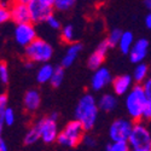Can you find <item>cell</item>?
Returning a JSON list of instances; mask_svg holds the SVG:
<instances>
[{"label": "cell", "mask_w": 151, "mask_h": 151, "mask_svg": "<svg viewBox=\"0 0 151 151\" xmlns=\"http://www.w3.org/2000/svg\"><path fill=\"white\" fill-rule=\"evenodd\" d=\"M99 106L96 98L91 93L83 94L78 102V105L75 108V119L79 120L86 132H90L94 128V124L98 119Z\"/></svg>", "instance_id": "1"}, {"label": "cell", "mask_w": 151, "mask_h": 151, "mask_svg": "<svg viewBox=\"0 0 151 151\" xmlns=\"http://www.w3.org/2000/svg\"><path fill=\"white\" fill-rule=\"evenodd\" d=\"M147 97L145 93V90L143 87V83H137L134 85L131 91L126 94V110H127L128 116L134 121H142L144 109L147 103Z\"/></svg>", "instance_id": "2"}, {"label": "cell", "mask_w": 151, "mask_h": 151, "mask_svg": "<svg viewBox=\"0 0 151 151\" xmlns=\"http://www.w3.org/2000/svg\"><path fill=\"white\" fill-rule=\"evenodd\" d=\"M86 134V131L83 128L82 123L79 120H73L65 124V127L62 131H59L57 144L63 147H78L80 144H82V139Z\"/></svg>", "instance_id": "3"}, {"label": "cell", "mask_w": 151, "mask_h": 151, "mask_svg": "<svg viewBox=\"0 0 151 151\" xmlns=\"http://www.w3.org/2000/svg\"><path fill=\"white\" fill-rule=\"evenodd\" d=\"M53 56V47L51 44H48L46 40L41 37L36 39L30 42L28 46L24 47V57L26 59H30L35 63H46Z\"/></svg>", "instance_id": "4"}, {"label": "cell", "mask_w": 151, "mask_h": 151, "mask_svg": "<svg viewBox=\"0 0 151 151\" xmlns=\"http://www.w3.org/2000/svg\"><path fill=\"white\" fill-rule=\"evenodd\" d=\"M128 144L132 151H151V132L142 121L134 122Z\"/></svg>", "instance_id": "5"}, {"label": "cell", "mask_w": 151, "mask_h": 151, "mask_svg": "<svg viewBox=\"0 0 151 151\" xmlns=\"http://www.w3.org/2000/svg\"><path fill=\"white\" fill-rule=\"evenodd\" d=\"M57 121L58 120L53 119L51 115H50V116H45L40 120H37L35 122L37 124V127H39V131L41 134V140L47 145L57 143V138L59 134Z\"/></svg>", "instance_id": "6"}, {"label": "cell", "mask_w": 151, "mask_h": 151, "mask_svg": "<svg viewBox=\"0 0 151 151\" xmlns=\"http://www.w3.org/2000/svg\"><path fill=\"white\" fill-rule=\"evenodd\" d=\"M134 126V121L131 119H117L110 124L109 137L111 140H128Z\"/></svg>", "instance_id": "7"}, {"label": "cell", "mask_w": 151, "mask_h": 151, "mask_svg": "<svg viewBox=\"0 0 151 151\" xmlns=\"http://www.w3.org/2000/svg\"><path fill=\"white\" fill-rule=\"evenodd\" d=\"M35 23L30 22H24V23H18L15 27L14 36H15V41L22 46L26 47L30 42H33L37 35H36V29H35Z\"/></svg>", "instance_id": "8"}, {"label": "cell", "mask_w": 151, "mask_h": 151, "mask_svg": "<svg viewBox=\"0 0 151 151\" xmlns=\"http://www.w3.org/2000/svg\"><path fill=\"white\" fill-rule=\"evenodd\" d=\"M28 5L30 11V19L35 24L46 22V19L53 14V10H55V7L41 3L40 0H33Z\"/></svg>", "instance_id": "9"}, {"label": "cell", "mask_w": 151, "mask_h": 151, "mask_svg": "<svg viewBox=\"0 0 151 151\" xmlns=\"http://www.w3.org/2000/svg\"><path fill=\"white\" fill-rule=\"evenodd\" d=\"M110 47L111 46L109 45L106 39L98 44L96 50L90 55L88 59H87V65H88L90 69L96 70V69H98V68H100L103 65V63L105 60V57L108 55V51H109Z\"/></svg>", "instance_id": "10"}, {"label": "cell", "mask_w": 151, "mask_h": 151, "mask_svg": "<svg viewBox=\"0 0 151 151\" xmlns=\"http://www.w3.org/2000/svg\"><path fill=\"white\" fill-rule=\"evenodd\" d=\"M112 82L111 73L108 68L100 67L94 70V74L92 75L91 79V88L93 91H102L108 85Z\"/></svg>", "instance_id": "11"}, {"label": "cell", "mask_w": 151, "mask_h": 151, "mask_svg": "<svg viewBox=\"0 0 151 151\" xmlns=\"http://www.w3.org/2000/svg\"><path fill=\"white\" fill-rule=\"evenodd\" d=\"M10 10H11V17H12V22L14 23L18 24V23L32 21L28 4L22 3L19 0H14V3L10 5Z\"/></svg>", "instance_id": "12"}, {"label": "cell", "mask_w": 151, "mask_h": 151, "mask_svg": "<svg viewBox=\"0 0 151 151\" xmlns=\"http://www.w3.org/2000/svg\"><path fill=\"white\" fill-rule=\"evenodd\" d=\"M147 51H149V41L146 39L142 37V39L135 40V42L133 44L131 51L128 53L129 60L134 63V64L144 62V59L147 56Z\"/></svg>", "instance_id": "13"}, {"label": "cell", "mask_w": 151, "mask_h": 151, "mask_svg": "<svg viewBox=\"0 0 151 151\" xmlns=\"http://www.w3.org/2000/svg\"><path fill=\"white\" fill-rule=\"evenodd\" d=\"M133 76L128 74H123V75H119V76L112 79V90L116 96H126L131 88L133 87Z\"/></svg>", "instance_id": "14"}, {"label": "cell", "mask_w": 151, "mask_h": 151, "mask_svg": "<svg viewBox=\"0 0 151 151\" xmlns=\"http://www.w3.org/2000/svg\"><path fill=\"white\" fill-rule=\"evenodd\" d=\"M41 105V96L37 90H28L23 97V106L28 112H35Z\"/></svg>", "instance_id": "15"}, {"label": "cell", "mask_w": 151, "mask_h": 151, "mask_svg": "<svg viewBox=\"0 0 151 151\" xmlns=\"http://www.w3.org/2000/svg\"><path fill=\"white\" fill-rule=\"evenodd\" d=\"M81 51H82V44L81 42H76V41H75L73 44H69V47L67 48L65 55L63 56L60 64L64 67V68L71 67L73 63L76 60V58L79 57V55H80Z\"/></svg>", "instance_id": "16"}, {"label": "cell", "mask_w": 151, "mask_h": 151, "mask_svg": "<svg viewBox=\"0 0 151 151\" xmlns=\"http://www.w3.org/2000/svg\"><path fill=\"white\" fill-rule=\"evenodd\" d=\"M117 105V98L111 94V93H105L98 100V106L99 109L104 112H110L112 111Z\"/></svg>", "instance_id": "17"}, {"label": "cell", "mask_w": 151, "mask_h": 151, "mask_svg": "<svg viewBox=\"0 0 151 151\" xmlns=\"http://www.w3.org/2000/svg\"><path fill=\"white\" fill-rule=\"evenodd\" d=\"M55 71V67L51 65L48 62L42 63V65L37 69L36 73V81L39 83H46L51 81V78Z\"/></svg>", "instance_id": "18"}, {"label": "cell", "mask_w": 151, "mask_h": 151, "mask_svg": "<svg viewBox=\"0 0 151 151\" xmlns=\"http://www.w3.org/2000/svg\"><path fill=\"white\" fill-rule=\"evenodd\" d=\"M134 35L132 32H123L122 36H121V39H120V42H119V48H120V51L124 55H128L129 51H131V48L134 44Z\"/></svg>", "instance_id": "19"}, {"label": "cell", "mask_w": 151, "mask_h": 151, "mask_svg": "<svg viewBox=\"0 0 151 151\" xmlns=\"http://www.w3.org/2000/svg\"><path fill=\"white\" fill-rule=\"evenodd\" d=\"M41 140V134H40V131H39V127L37 124L34 123L32 127L27 131L26 135L23 138V144L26 146H30V145H34L36 142Z\"/></svg>", "instance_id": "20"}, {"label": "cell", "mask_w": 151, "mask_h": 151, "mask_svg": "<svg viewBox=\"0 0 151 151\" xmlns=\"http://www.w3.org/2000/svg\"><path fill=\"white\" fill-rule=\"evenodd\" d=\"M147 74H149V67L145 64L144 62H140L135 64V68L133 70V79L135 83H143L147 79Z\"/></svg>", "instance_id": "21"}, {"label": "cell", "mask_w": 151, "mask_h": 151, "mask_svg": "<svg viewBox=\"0 0 151 151\" xmlns=\"http://www.w3.org/2000/svg\"><path fill=\"white\" fill-rule=\"evenodd\" d=\"M15 111L11 108H5L4 110H0V129L3 131L4 126H12L15 123Z\"/></svg>", "instance_id": "22"}, {"label": "cell", "mask_w": 151, "mask_h": 151, "mask_svg": "<svg viewBox=\"0 0 151 151\" xmlns=\"http://www.w3.org/2000/svg\"><path fill=\"white\" fill-rule=\"evenodd\" d=\"M65 68L63 67L62 64L59 67H56L55 68V71H53V75L51 78V81H50V83H51V86L53 87V88H58V87L63 83V80H64V76H65Z\"/></svg>", "instance_id": "23"}, {"label": "cell", "mask_w": 151, "mask_h": 151, "mask_svg": "<svg viewBox=\"0 0 151 151\" xmlns=\"http://www.w3.org/2000/svg\"><path fill=\"white\" fill-rule=\"evenodd\" d=\"M60 40L64 44L75 42V32L71 24H67V26L60 28Z\"/></svg>", "instance_id": "24"}, {"label": "cell", "mask_w": 151, "mask_h": 151, "mask_svg": "<svg viewBox=\"0 0 151 151\" xmlns=\"http://www.w3.org/2000/svg\"><path fill=\"white\" fill-rule=\"evenodd\" d=\"M106 151H129V144L128 140H111V143H109L105 146Z\"/></svg>", "instance_id": "25"}, {"label": "cell", "mask_w": 151, "mask_h": 151, "mask_svg": "<svg viewBox=\"0 0 151 151\" xmlns=\"http://www.w3.org/2000/svg\"><path fill=\"white\" fill-rule=\"evenodd\" d=\"M123 32L120 29V28H114V29H111L108 37H106V40L109 42V45L111 47H114V46H117L119 42H120V39H121V36H122Z\"/></svg>", "instance_id": "26"}, {"label": "cell", "mask_w": 151, "mask_h": 151, "mask_svg": "<svg viewBox=\"0 0 151 151\" xmlns=\"http://www.w3.org/2000/svg\"><path fill=\"white\" fill-rule=\"evenodd\" d=\"M76 3V0H56L55 3V10L57 11H69Z\"/></svg>", "instance_id": "27"}, {"label": "cell", "mask_w": 151, "mask_h": 151, "mask_svg": "<svg viewBox=\"0 0 151 151\" xmlns=\"http://www.w3.org/2000/svg\"><path fill=\"white\" fill-rule=\"evenodd\" d=\"M10 80V73H9V67L6 62L0 63V82L1 85H7Z\"/></svg>", "instance_id": "28"}, {"label": "cell", "mask_w": 151, "mask_h": 151, "mask_svg": "<svg viewBox=\"0 0 151 151\" xmlns=\"http://www.w3.org/2000/svg\"><path fill=\"white\" fill-rule=\"evenodd\" d=\"M9 21H12L10 6H0V23L4 24Z\"/></svg>", "instance_id": "29"}, {"label": "cell", "mask_w": 151, "mask_h": 151, "mask_svg": "<svg viewBox=\"0 0 151 151\" xmlns=\"http://www.w3.org/2000/svg\"><path fill=\"white\" fill-rule=\"evenodd\" d=\"M46 23L48 24V27H50V28H51V29H55V30H58V29L60 30V28H62V24H60L59 19H58L53 14L46 19Z\"/></svg>", "instance_id": "30"}, {"label": "cell", "mask_w": 151, "mask_h": 151, "mask_svg": "<svg viewBox=\"0 0 151 151\" xmlns=\"http://www.w3.org/2000/svg\"><path fill=\"white\" fill-rule=\"evenodd\" d=\"M82 144L86 146V147H96L97 146V140L94 139V138L92 135H88V134H85L83 139H82Z\"/></svg>", "instance_id": "31"}, {"label": "cell", "mask_w": 151, "mask_h": 151, "mask_svg": "<svg viewBox=\"0 0 151 151\" xmlns=\"http://www.w3.org/2000/svg\"><path fill=\"white\" fill-rule=\"evenodd\" d=\"M143 120L151 121V100H147V103L145 105L144 114H143Z\"/></svg>", "instance_id": "32"}, {"label": "cell", "mask_w": 151, "mask_h": 151, "mask_svg": "<svg viewBox=\"0 0 151 151\" xmlns=\"http://www.w3.org/2000/svg\"><path fill=\"white\" fill-rule=\"evenodd\" d=\"M143 87H144V90H145V93H146L147 99L151 100V78H147L143 82Z\"/></svg>", "instance_id": "33"}, {"label": "cell", "mask_w": 151, "mask_h": 151, "mask_svg": "<svg viewBox=\"0 0 151 151\" xmlns=\"http://www.w3.org/2000/svg\"><path fill=\"white\" fill-rule=\"evenodd\" d=\"M7 102H9L7 94L6 93L0 94V110H4L5 108H7Z\"/></svg>", "instance_id": "34"}, {"label": "cell", "mask_w": 151, "mask_h": 151, "mask_svg": "<svg viewBox=\"0 0 151 151\" xmlns=\"http://www.w3.org/2000/svg\"><path fill=\"white\" fill-rule=\"evenodd\" d=\"M145 26H146L147 29L151 30V11L149 12V14L146 15V17H145Z\"/></svg>", "instance_id": "35"}, {"label": "cell", "mask_w": 151, "mask_h": 151, "mask_svg": "<svg viewBox=\"0 0 151 151\" xmlns=\"http://www.w3.org/2000/svg\"><path fill=\"white\" fill-rule=\"evenodd\" d=\"M9 150V146L6 145V143H5V140L3 139H0V151H7Z\"/></svg>", "instance_id": "36"}, {"label": "cell", "mask_w": 151, "mask_h": 151, "mask_svg": "<svg viewBox=\"0 0 151 151\" xmlns=\"http://www.w3.org/2000/svg\"><path fill=\"white\" fill-rule=\"evenodd\" d=\"M34 64H35V62H33V60H30V59H27L26 63H24V67H26L27 69H32V68L34 67Z\"/></svg>", "instance_id": "37"}, {"label": "cell", "mask_w": 151, "mask_h": 151, "mask_svg": "<svg viewBox=\"0 0 151 151\" xmlns=\"http://www.w3.org/2000/svg\"><path fill=\"white\" fill-rule=\"evenodd\" d=\"M41 3H44V4H46V5H48V6H52V7H55V3H56V0H40Z\"/></svg>", "instance_id": "38"}, {"label": "cell", "mask_w": 151, "mask_h": 151, "mask_svg": "<svg viewBox=\"0 0 151 151\" xmlns=\"http://www.w3.org/2000/svg\"><path fill=\"white\" fill-rule=\"evenodd\" d=\"M144 5H145V7L147 10L151 11V0H144Z\"/></svg>", "instance_id": "39"}, {"label": "cell", "mask_w": 151, "mask_h": 151, "mask_svg": "<svg viewBox=\"0 0 151 151\" xmlns=\"http://www.w3.org/2000/svg\"><path fill=\"white\" fill-rule=\"evenodd\" d=\"M19 1L26 3V4H29V3H32V1H33V0H19Z\"/></svg>", "instance_id": "40"}]
</instances>
